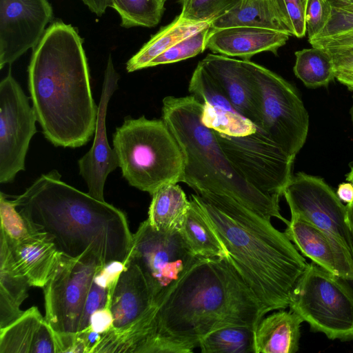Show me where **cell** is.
<instances>
[{"mask_svg":"<svg viewBox=\"0 0 353 353\" xmlns=\"http://www.w3.org/2000/svg\"><path fill=\"white\" fill-rule=\"evenodd\" d=\"M61 177L56 170L43 174L14 196L19 212L65 256L92 254L105 265L125 264L132 241L125 214Z\"/></svg>","mask_w":353,"mask_h":353,"instance_id":"277c9868","label":"cell"},{"mask_svg":"<svg viewBox=\"0 0 353 353\" xmlns=\"http://www.w3.org/2000/svg\"><path fill=\"white\" fill-rule=\"evenodd\" d=\"M332 15L329 0H307L305 10L306 34L308 41L323 31Z\"/></svg>","mask_w":353,"mask_h":353,"instance_id":"d590c367","label":"cell"},{"mask_svg":"<svg viewBox=\"0 0 353 353\" xmlns=\"http://www.w3.org/2000/svg\"><path fill=\"white\" fill-rule=\"evenodd\" d=\"M303 319L290 310L263 317L254 330L255 353H296Z\"/></svg>","mask_w":353,"mask_h":353,"instance_id":"7402d4cb","label":"cell"},{"mask_svg":"<svg viewBox=\"0 0 353 353\" xmlns=\"http://www.w3.org/2000/svg\"><path fill=\"white\" fill-rule=\"evenodd\" d=\"M113 319L110 306L95 312L90 318L89 327L86 329L91 332L103 334L112 325Z\"/></svg>","mask_w":353,"mask_h":353,"instance_id":"74e56055","label":"cell"},{"mask_svg":"<svg viewBox=\"0 0 353 353\" xmlns=\"http://www.w3.org/2000/svg\"><path fill=\"white\" fill-rule=\"evenodd\" d=\"M235 26L261 28L288 34L272 0H242L229 12L212 21L210 28Z\"/></svg>","mask_w":353,"mask_h":353,"instance_id":"484cf974","label":"cell"},{"mask_svg":"<svg viewBox=\"0 0 353 353\" xmlns=\"http://www.w3.org/2000/svg\"><path fill=\"white\" fill-rule=\"evenodd\" d=\"M30 287L26 278L14 265L6 249L0 245V329L23 314L20 307L28 296Z\"/></svg>","mask_w":353,"mask_h":353,"instance_id":"d4e9b609","label":"cell"},{"mask_svg":"<svg viewBox=\"0 0 353 353\" xmlns=\"http://www.w3.org/2000/svg\"><path fill=\"white\" fill-rule=\"evenodd\" d=\"M120 76L114 68L112 58L108 56L98 106L94 139L91 148L78 161L79 174L86 183L88 193L104 201V187L110 173L119 167V160L108 141L105 119L108 105L118 88Z\"/></svg>","mask_w":353,"mask_h":353,"instance_id":"9a60e30c","label":"cell"},{"mask_svg":"<svg viewBox=\"0 0 353 353\" xmlns=\"http://www.w3.org/2000/svg\"><path fill=\"white\" fill-rule=\"evenodd\" d=\"M203 103L194 95L168 96L163 99L162 119L183 156L181 182L197 194L231 197L266 219L275 217L288 225L290 221L280 213V197L261 192L237 171L214 132L203 123Z\"/></svg>","mask_w":353,"mask_h":353,"instance_id":"5b68a950","label":"cell"},{"mask_svg":"<svg viewBox=\"0 0 353 353\" xmlns=\"http://www.w3.org/2000/svg\"><path fill=\"white\" fill-rule=\"evenodd\" d=\"M151 196L147 219L152 227L163 232L179 231L190 205L182 188L176 183H168Z\"/></svg>","mask_w":353,"mask_h":353,"instance_id":"603a6c76","label":"cell"},{"mask_svg":"<svg viewBox=\"0 0 353 353\" xmlns=\"http://www.w3.org/2000/svg\"><path fill=\"white\" fill-rule=\"evenodd\" d=\"M335 79L350 90H353V70L337 72L335 73Z\"/></svg>","mask_w":353,"mask_h":353,"instance_id":"60d3db41","label":"cell"},{"mask_svg":"<svg viewBox=\"0 0 353 353\" xmlns=\"http://www.w3.org/2000/svg\"><path fill=\"white\" fill-rule=\"evenodd\" d=\"M290 309L329 339L353 341V280L339 276L314 262L296 283Z\"/></svg>","mask_w":353,"mask_h":353,"instance_id":"ba28073f","label":"cell"},{"mask_svg":"<svg viewBox=\"0 0 353 353\" xmlns=\"http://www.w3.org/2000/svg\"><path fill=\"white\" fill-rule=\"evenodd\" d=\"M290 35L270 29L235 26L221 29H210L206 48L227 57L249 59L259 52L277 54Z\"/></svg>","mask_w":353,"mask_h":353,"instance_id":"d6986e66","label":"cell"},{"mask_svg":"<svg viewBox=\"0 0 353 353\" xmlns=\"http://www.w3.org/2000/svg\"><path fill=\"white\" fill-rule=\"evenodd\" d=\"M294 74L306 87L326 86L335 79L331 56L324 48L312 47L296 51Z\"/></svg>","mask_w":353,"mask_h":353,"instance_id":"83f0119b","label":"cell"},{"mask_svg":"<svg viewBox=\"0 0 353 353\" xmlns=\"http://www.w3.org/2000/svg\"><path fill=\"white\" fill-rule=\"evenodd\" d=\"M154 307L145 278L139 267L127 260L112 291L110 303L112 327L122 329L145 316Z\"/></svg>","mask_w":353,"mask_h":353,"instance_id":"ac0fdd59","label":"cell"},{"mask_svg":"<svg viewBox=\"0 0 353 353\" xmlns=\"http://www.w3.org/2000/svg\"><path fill=\"white\" fill-rule=\"evenodd\" d=\"M211 22H196L182 18L180 14L169 25L153 35L126 63V70L132 72L148 68V64L179 41L188 38Z\"/></svg>","mask_w":353,"mask_h":353,"instance_id":"cb8c5ba5","label":"cell"},{"mask_svg":"<svg viewBox=\"0 0 353 353\" xmlns=\"http://www.w3.org/2000/svg\"><path fill=\"white\" fill-rule=\"evenodd\" d=\"M105 266L92 254L59 256L43 287L46 320L56 336L76 334L95 275Z\"/></svg>","mask_w":353,"mask_h":353,"instance_id":"30bf717a","label":"cell"},{"mask_svg":"<svg viewBox=\"0 0 353 353\" xmlns=\"http://www.w3.org/2000/svg\"><path fill=\"white\" fill-rule=\"evenodd\" d=\"M265 314L227 257H199L152 308L145 352H192L210 332L255 328Z\"/></svg>","mask_w":353,"mask_h":353,"instance_id":"6da1fadb","label":"cell"},{"mask_svg":"<svg viewBox=\"0 0 353 353\" xmlns=\"http://www.w3.org/2000/svg\"><path fill=\"white\" fill-rule=\"evenodd\" d=\"M77 30L53 21L32 49L28 69L32 107L44 137L54 146L78 148L95 132L98 109Z\"/></svg>","mask_w":353,"mask_h":353,"instance_id":"7a4b0ae2","label":"cell"},{"mask_svg":"<svg viewBox=\"0 0 353 353\" xmlns=\"http://www.w3.org/2000/svg\"><path fill=\"white\" fill-rule=\"evenodd\" d=\"M256 83L261 129L284 152L295 157L308 133L309 115L295 88L279 74L243 60Z\"/></svg>","mask_w":353,"mask_h":353,"instance_id":"9c48e42d","label":"cell"},{"mask_svg":"<svg viewBox=\"0 0 353 353\" xmlns=\"http://www.w3.org/2000/svg\"><path fill=\"white\" fill-rule=\"evenodd\" d=\"M332 59L335 73L353 70V46L336 49H325Z\"/></svg>","mask_w":353,"mask_h":353,"instance_id":"8d00e7d4","label":"cell"},{"mask_svg":"<svg viewBox=\"0 0 353 353\" xmlns=\"http://www.w3.org/2000/svg\"><path fill=\"white\" fill-rule=\"evenodd\" d=\"M283 195L291 217L301 218L330 234L353 255L347 205L322 178L304 172L292 174Z\"/></svg>","mask_w":353,"mask_h":353,"instance_id":"4fadbf2b","label":"cell"},{"mask_svg":"<svg viewBox=\"0 0 353 353\" xmlns=\"http://www.w3.org/2000/svg\"><path fill=\"white\" fill-rule=\"evenodd\" d=\"M190 252L200 258L226 257L227 252L197 203L190 205L183 225L179 230Z\"/></svg>","mask_w":353,"mask_h":353,"instance_id":"4316f807","label":"cell"},{"mask_svg":"<svg viewBox=\"0 0 353 353\" xmlns=\"http://www.w3.org/2000/svg\"><path fill=\"white\" fill-rule=\"evenodd\" d=\"M350 1H353V0H350Z\"/></svg>","mask_w":353,"mask_h":353,"instance_id":"ee69618b","label":"cell"},{"mask_svg":"<svg viewBox=\"0 0 353 353\" xmlns=\"http://www.w3.org/2000/svg\"><path fill=\"white\" fill-rule=\"evenodd\" d=\"M211 24L195 34L184 39L153 59L148 65L154 67L183 61L203 52L206 49V42Z\"/></svg>","mask_w":353,"mask_h":353,"instance_id":"d6a6232c","label":"cell"},{"mask_svg":"<svg viewBox=\"0 0 353 353\" xmlns=\"http://www.w3.org/2000/svg\"><path fill=\"white\" fill-rule=\"evenodd\" d=\"M284 233L312 262L339 276L353 280V255L330 234L298 217H291Z\"/></svg>","mask_w":353,"mask_h":353,"instance_id":"e0dca14e","label":"cell"},{"mask_svg":"<svg viewBox=\"0 0 353 353\" xmlns=\"http://www.w3.org/2000/svg\"><path fill=\"white\" fill-rule=\"evenodd\" d=\"M52 17L48 0H0V69L33 49Z\"/></svg>","mask_w":353,"mask_h":353,"instance_id":"5bb4252c","label":"cell"},{"mask_svg":"<svg viewBox=\"0 0 353 353\" xmlns=\"http://www.w3.org/2000/svg\"><path fill=\"white\" fill-rule=\"evenodd\" d=\"M0 353H58L55 334L37 307L0 329Z\"/></svg>","mask_w":353,"mask_h":353,"instance_id":"44dd1931","label":"cell"},{"mask_svg":"<svg viewBox=\"0 0 353 353\" xmlns=\"http://www.w3.org/2000/svg\"><path fill=\"white\" fill-rule=\"evenodd\" d=\"M346 179L347 181H350L353 184V162L350 165V172L346 174ZM346 205L347 208V222L350 230V239L353 250V202L352 203L347 204Z\"/></svg>","mask_w":353,"mask_h":353,"instance_id":"ab89813d","label":"cell"},{"mask_svg":"<svg viewBox=\"0 0 353 353\" xmlns=\"http://www.w3.org/2000/svg\"><path fill=\"white\" fill-rule=\"evenodd\" d=\"M227 252V258L268 313L289 307L307 263L284 232L227 196L191 195Z\"/></svg>","mask_w":353,"mask_h":353,"instance_id":"3957f363","label":"cell"},{"mask_svg":"<svg viewBox=\"0 0 353 353\" xmlns=\"http://www.w3.org/2000/svg\"><path fill=\"white\" fill-rule=\"evenodd\" d=\"M159 1H161V2H163V3H165V2L167 0H159Z\"/></svg>","mask_w":353,"mask_h":353,"instance_id":"7bdbcfd3","label":"cell"},{"mask_svg":"<svg viewBox=\"0 0 353 353\" xmlns=\"http://www.w3.org/2000/svg\"><path fill=\"white\" fill-rule=\"evenodd\" d=\"M113 148L123 176L139 190L152 195L181 181L183 156L163 119L125 118L113 134Z\"/></svg>","mask_w":353,"mask_h":353,"instance_id":"52a82bcc","label":"cell"},{"mask_svg":"<svg viewBox=\"0 0 353 353\" xmlns=\"http://www.w3.org/2000/svg\"><path fill=\"white\" fill-rule=\"evenodd\" d=\"M0 245L5 247L14 265L31 287L43 288L61 254L42 232L20 241H10L1 234Z\"/></svg>","mask_w":353,"mask_h":353,"instance_id":"ffe728a7","label":"cell"},{"mask_svg":"<svg viewBox=\"0 0 353 353\" xmlns=\"http://www.w3.org/2000/svg\"><path fill=\"white\" fill-rule=\"evenodd\" d=\"M200 62L234 108L261 128L258 88L244 61L209 54Z\"/></svg>","mask_w":353,"mask_h":353,"instance_id":"2e32d148","label":"cell"},{"mask_svg":"<svg viewBox=\"0 0 353 353\" xmlns=\"http://www.w3.org/2000/svg\"><path fill=\"white\" fill-rule=\"evenodd\" d=\"M254 328L228 325L205 336L199 344L202 353H255Z\"/></svg>","mask_w":353,"mask_h":353,"instance_id":"f1b7e54d","label":"cell"},{"mask_svg":"<svg viewBox=\"0 0 353 353\" xmlns=\"http://www.w3.org/2000/svg\"><path fill=\"white\" fill-rule=\"evenodd\" d=\"M0 217L1 234L10 241H23L39 232L19 212L14 199H8L3 192L0 194Z\"/></svg>","mask_w":353,"mask_h":353,"instance_id":"4dcf8cb0","label":"cell"},{"mask_svg":"<svg viewBox=\"0 0 353 353\" xmlns=\"http://www.w3.org/2000/svg\"><path fill=\"white\" fill-rule=\"evenodd\" d=\"M37 117L10 67L0 82V183L12 182L25 170L30 142L37 132Z\"/></svg>","mask_w":353,"mask_h":353,"instance_id":"7c38bea8","label":"cell"},{"mask_svg":"<svg viewBox=\"0 0 353 353\" xmlns=\"http://www.w3.org/2000/svg\"><path fill=\"white\" fill-rule=\"evenodd\" d=\"M110 7L120 16L125 28L157 26L164 11V3L159 0H109Z\"/></svg>","mask_w":353,"mask_h":353,"instance_id":"f546056e","label":"cell"},{"mask_svg":"<svg viewBox=\"0 0 353 353\" xmlns=\"http://www.w3.org/2000/svg\"><path fill=\"white\" fill-rule=\"evenodd\" d=\"M290 36L306 34L305 10L307 0H272Z\"/></svg>","mask_w":353,"mask_h":353,"instance_id":"836d02e7","label":"cell"},{"mask_svg":"<svg viewBox=\"0 0 353 353\" xmlns=\"http://www.w3.org/2000/svg\"><path fill=\"white\" fill-rule=\"evenodd\" d=\"M189 92L203 103V123L211 129L237 171L261 192L281 189L292 176L294 158L239 112L199 61Z\"/></svg>","mask_w":353,"mask_h":353,"instance_id":"8992f818","label":"cell"},{"mask_svg":"<svg viewBox=\"0 0 353 353\" xmlns=\"http://www.w3.org/2000/svg\"><path fill=\"white\" fill-rule=\"evenodd\" d=\"M329 1L332 6L331 18L323 31L312 40L353 31V1L350 0H329Z\"/></svg>","mask_w":353,"mask_h":353,"instance_id":"e575fe53","label":"cell"},{"mask_svg":"<svg viewBox=\"0 0 353 353\" xmlns=\"http://www.w3.org/2000/svg\"><path fill=\"white\" fill-rule=\"evenodd\" d=\"M197 258L179 231H158L146 219L132 234L127 260L134 261L141 269L155 306Z\"/></svg>","mask_w":353,"mask_h":353,"instance_id":"8fae6325","label":"cell"},{"mask_svg":"<svg viewBox=\"0 0 353 353\" xmlns=\"http://www.w3.org/2000/svg\"><path fill=\"white\" fill-rule=\"evenodd\" d=\"M336 194L339 199L347 204L353 202V184L350 181L343 182L339 185Z\"/></svg>","mask_w":353,"mask_h":353,"instance_id":"f35d334b","label":"cell"},{"mask_svg":"<svg viewBox=\"0 0 353 353\" xmlns=\"http://www.w3.org/2000/svg\"><path fill=\"white\" fill-rule=\"evenodd\" d=\"M242 0H180V16L196 22H212L236 7Z\"/></svg>","mask_w":353,"mask_h":353,"instance_id":"1f68e13d","label":"cell"},{"mask_svg":"<svg viewBox=\"0 0 353 353\" xmlns=\"http://www.w3.org/2000/svg\"><path fill=\"white\" fill-rule=\"evenodd\" d=\"M351 116H352V122H353V105H352V107L351 109Z\"/></svg>","mask_w":353,"mask_h":353,"instance_id":"b9f144b4","label":"cell"}]
</instances>
